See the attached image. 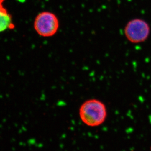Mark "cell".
<instances>
[{"instance_id":"obj_1","label":"cell","mask_w":151,"mask_h":151,"mask_svg":"<svg viewBox=\"0 0 151 151\" xmlns=\"http://www.w3.org/2000/svg\"><path fill=\"white\" fill-rule=\"evenodd\" d=\"M79 115L82 122L88 126L97 127L105 122L107 109L103 102L96 99L86 101L80 106Z\"/></svg>"},{"instance_id":"obj_4","label":"cell","mask_w":151,"mask_h":151,"mask_svg":"<svg viewBox=\"0 0 151 151\" xmlns=\"http://www.w3.org/2000/svg\"><path fill=\"white\" fill-rule=\"evenodd\" d=\"M4 1L0 0V33L15 28L12 15L3 5Z\"/></svg>"},{"instance_id":"obj_3","label":"cell","mask_w":151,"mask_h":151,"mask_svg":"<svg viewBox=\"0 0 151 151\" xmlns=\"http://www.w3.org/2000/svg\"><path fill=\"white\" fill-rule=\"evenodd\" d=\"M150 32L149 24L146 21L140 18L129 21L124 29V34L127 39L134 44L144 42L149 37Z\"/></svg>"},{"instance_id":"obj_2","label":"cell","mask_w":151,"mask_h":151,"mask_svg":"<svg viewBox=\"0 0 151 151\" xmlns=\"http://www.w3.org/2000/svg\"><path fill=\"white\" fill-rule=\"evenodd\" d=\"M34 28L38 35L50 37L55 35L60 28V22L57 15L52 12H41L35 17Z\"/></svg>"}]
</instances>
